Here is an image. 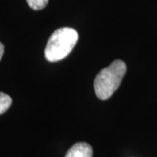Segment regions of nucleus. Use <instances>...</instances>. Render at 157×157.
Returning a JSON list of instances; mask_svg holds the SVG:
<instances>
[{
	"mask_svg": "<svg viewBox=\"0 0 157 157\" xmlns=\"http://www.w3.org/2000/svg\"><path fill=\"white\" fill-rule=\"evenodd\" d=\"M12 100L8 94L0 93V114L6 113L11 107Z\"/></svg>",
	"mask_w": 157,
	"mask_h": 157,
	"instance_id": "nucleus-4",
	"label": "nucleus"
},
{
	"mask_svg": "<svg viewBox=\"0 0 157 157\" xmlns=\"http://www.w3.org/2000/svg\"><path fill=\"white\" fill-rule=\"evenodd\" d=\"M78 39V33L73 28L63 27L54 31L45 46V59L50 62L65 59L72 52Z\"/></svg>",
	"mask_w": 157,
	"mask_h": 157,
	"instance_id": "nucleus-2",
	"label": "nucleus"
},
{
	"mask_svg": "<svg viewBox=\"0 0 157 157\" xmlns=\"http://www.w3.org/2000/svg\"><path fill=\"white\" fill-rule=\"evenodd\" d=\"M28 6L35 11L44 9L48 4V0H26Z\"/></svg>",
	"mask_w": 157,
	"mask_h": 157,
	"instance_id": "nucleus-5",
	"label": "nucleus"
},
{
	"mask_svg": "<svg viewBox=\"0 0 157 157\" xmlns=\"http://www.w3.org/2000/svg\"><path fill=\"white\" fill-rule=\"evenodd\" d=\"M4 51H5V46L4 45L0 42V60L3 57V54H4Z\"/></svg>",
	"mask_w": 157,
	"mask_h": 157,
	"instance_id": "nucleus-6",
	"label": "nucleus"
},
{
	"mask_svg": "<svg viewBox=\"0 0 157 157\" xmlns=\"http://www.w3.org/2000/svg\"><path fill=\"white\" fill-rule=\"evenodd\" d=\"M66 157H93V148L86 142H78L68 150Z\"/></svg>",
	"mask_w": 157,
	"mask_h": 157,
	"instance_id": "nucleus-3",
	"label": "nucleus"
},
{
	"mask_svg": "<svg viewBox=\"0 0 157 157\" xmlns=\"http://www.w3.org/2000/svg\"><path fill=\"white\" fill-rule=\"evenodd\" d=\"M127 66L122 60H114L107 67L102 69L94 79L96 96L102 101L109 99L118 89L125 73Z\"/></svg>",
	"mask_w": 157,
	"mask_h": 157,
	"instance_id": "nucleus-1",
	"label": "nucleus"
}]
</instances>
